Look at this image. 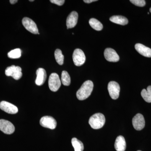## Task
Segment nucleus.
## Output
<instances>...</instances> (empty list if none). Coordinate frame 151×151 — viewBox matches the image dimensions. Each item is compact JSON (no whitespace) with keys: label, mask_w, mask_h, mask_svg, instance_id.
<instances>
[{"label":"nucleus","mask_w":151,"mask_h":151,"mask_svg":"<svg viewBox=\"0 0 151 151\" xmlns=\"http://www.w3.org/2000/svg\"><path fill=\"white\" fill-rule=\"evenodd\" d=\"M94 84L92 81L88 80L85 81L80 89L76 92V97L78 100H86L91 95L93 90Z\"/></svg>","instance_id":"obj_1"},{"label":"nucleus","mask_w":151,"mask_h":151,"mask_svg":"<svg viewBox=\"0 0 151 151\" xmlns=\"http://www.w3.org/2000/svg\"><path fill=\"white\" fill-rule=\"evenodd\" d=\"M132 124L135 129L140 131L145 127V119L142 114L138 113L132 119Z\"/></svg>","instance_id":"obj_10"},{"label":"nucleus","mask_w":151,"mask_h":151,"mask_svg":"<svg viewBox=\"0 0 151 151\" xmlns=\"http://www.w3.org/2000/svg\"><path fill=\"white\" fill-rule=\"evenodd\" d=\"M48 86L52 92H56L61 86V81L59 76L56 73H52L50 76L48 80Z\"/></svg>","instance_id":"obj_3"},{"label":"nucleus","mask_w":151,"mask_h":151,"mask_svg":"<svg viewBox=\"0 0 151 151\" xmlns=\"http://www.w3.org/2000/svg\"><path fill=\"white\" fill-rule=\"evenodd\" d=\"M71 144L73 146L75 151H83L84 149V145L81 141L77 138H73L71 139Z\"/></svg>","instance_id":"obj_18"},{"label":"nucleus","mask_w":151,"mask_h":151,"mask_svg":"<svg viewBox=\"0 0 151 151\" xmlns=\"http://www.w3.org/2000/svg\"><path fill=\"white\" fill-rule=\"evenodd\" d=\"M78 14L75 11L70 13L66 19V26L67 29L75 27L77 23Z\"/></svg>","instance_id":"obj_13"},{"label":"nucleus","mask_w":151,"mask_h":151,"mask_svg":"<svg viewBox=\"0 0 151 151\" xmlns=\"http://www.w3.org/2000/svg\"><path fill=\"white\" fill-rule=\"evenodd\" d=\"M0 130L6 134H11L14 132L15 127L11 122L4 119L0 120Z\"/></svg>","instance_id":"obj_9"},{"label":"nucleus","mask_w":151,"mask_h":151,"mask_svg":"<svg viewBox=\"0 0 151 151\" xmlns=\"http://www.w3.org/2000/svg\"><path fill=\"white\" fill-rule=\"evenodd\" d=\"M40 123L42 127L50 129H54L57 126L56 120L51 116H43L40 119Z\"/></svg>","instance_id":"obj_8"},{"label":"nucleus","mask_w":151,"mask_h":151,"mask_svg":"<svg viewBox=\"0 0 151 151\" xmlns=\"http://www.w3.org/2000/svg\"><path fill=\"white\" fill-rule=\"evenodd\" d=\"M150 12L151 13V7L150 8Z\"/></svg>","instance_id":"obj_29"},{"label":"nucleus","mask_w":151,"mask_h":151,"mask_svg":"<svg viewBox=\"0 0 151 151\" xmlns=\"http://www.w3.org/2000/svg\"><path fill=\"white\" fill-rule=\"evenodd\" d=\"M108 89L109 94L113 100L119 98L120 94V87L119 84L116 81H112L108 84Z\"/></svg>","instance_id":"obj_7"},{"label":"nucleus","mask_w":151,"mask_h":151,"mask_svg":"<svg viewBox=\"0 0 151 151\" xmlns=\"http://www.w3.org/2000/svg\"><path fill=\"white\" fill-rule=\"evenodd\" d=\"M21 50L19 48L15 49L8 53V56L9 58L12 59L19 58L21 56Z\"/></svg>","instance_id":"obj_23"},{"label":"nucleus","mask_w":151,"mask_h":151,"mask_svg":"<svg viewBox=\"0 0 151 151\" xmlns=\"http://www.w3.org/2000/svg\"><path fill=\"white\" fill-rule=\"evenodd\" d=\"M37 78L35 84L38 86H41L44 84L47 77L46 72L43 68H39L36 71Z\"/></svg>","instance_id":"obj_14"},{"label":"nucleus","mask_w":151,"mask_h":151,"mask_svg":"<svg viewBox=\"0 0 151 151\" xmlns=\"http://www.w3.org/2000/svg\"><path fill=\"white\" fill-rule=\"evenodd\" d=\"M29 1H34V0H29Z\"/></svg>","instance_id":"obj_28"},{"label":"nucleus","mask_w":151,"mask_h":151,"mask_svg":"<svg viewBox=\"0 0 151 151\" xmlns=\"http://www.w3.org/2000/svg\"><path fill=\"white\" fill-rule=\"evenodd\" d=\"M0 108L9 114H16L18 112V109L17 106L6 101H3L0 103Z\"/></svg>","instance_id":"obj_11"},{"label":"nucleus","mask_w":151,"mask_h":151,"mask_svg":"<svg viewBox=\"0 0 151 151\" xmlns=\"http://www.w3.org/2000/svg\"><path fill=\"white\" fill-rule=\"evenodd\" d=\"M130 1L135 5L139 7L144 6L146 4L145 1L144 0H131Z\"/></svg>","instance_id":"obj_24"},{"label":"nucleus","mask_w":151,"mask_h":151,"mask_svg":"<svg viewBox=\"0 0 151 151\" xmlns=\"http://www.w3.org/2000/svg\"><path fill=\"white\" fill-rule=\"evenodd\" d=\"M54 54L56 62L59 65H62L64 61V55L62 54L61 50L57 49L55 52Z\"/></svg>","instance_id":"obj_22"},{"label":"nucleus","mask_w":151,"mask_h":151,"mask_svg":"<svg viewBox=\"0 0 151 151\" xmlns=\"http://www.w3.org/2000/svg\"><path fill=\"white\" fill-rule=\"evenodd\" d=\"M5 74L7 76H12L15 80H19L22 76L21 68L14 65H12L7 68Z\"/></svg>","instance_id":"obj_4"},{"label":"nucleus","mask_w":151,"mask_h":151,"mask_svg":"<svg viewBox=\"0 0 151 151\" xmlns=\"http://www.w3.org/2000/svg\"><path fill=\"white\" fill-rule=\"evenodd\" d=\"M114 147L117 151H125L127 145L125 138L122 136H119L116 138Z\"/></svg>","instance_id":"obj_16"},{"label":"nucleus","mask_w":151,"mask_h":151,"mask_svg":"<svg viewBox=\"0 0 151 151\" xmlns=\"http://www.w3.org/2000/svg\"><path fill=\"white\" fill-rule=\"evenodd\" d=\"M97 0H84V2L87 4H89L93 2L97 1Z\"/></svg>","instance_id":"obj_26"},{"label":"nucleus","mask_w":151,"mask_h":151,"mask_svg":"<svg viewBox=\"0 0 151 151\" xmlns=\"http://www.w3.org/2000/svg\"><path fill=\"white\" fill-rule=\"evenodd\" d=\"M110 21L114 23L117 24L122 25H125L128 24V20L125 17L122 16H113L110 19Z\"/></svg>","instance_id":"obj_17"},{"label":"nucleus","mask_w":151,"mask_h":151,"mask_svg":"<svg viewBox=\"0 0 151 151\" xmlns=\"http://www.w3.org/2000/svg\"><path fill=\"white\" fill-rule=\"evenodd\" d=\"M73 63L76 66H81L85 63L86 57L81 50L76 49L73 52Z\"/></svg>","instance_id":"obj_6"},{"label":"nucleus","mask_w":151,"mask_h":151,"mask_svg":"<svg viewBox=\"0 0 151 151\" xmlns=\"http://www.w3.org/2000/svg\"><path fill=\"white\" fill-rule=\"evenodd\" d=\"M61 81L63 85L68 86L70 84V75L67 71L63 70L61 74Z\"/></svg>","instance_id":"obj_21"},{"label":"nucleus","mask_w":151,"mask_h":151,"mask_svg":"<svg viewBox=\"0 0 151 151\" xmlns=\"http://www.w3.org/2000/svg\"><path fill=\"white\" fill-rule=\"evenodd\" d=\"M64 0H50V2L58 6H62L65 3Z\"/></svg>","instance_id":"obj_25"},{"label":"nucleus","mask_w":151,"mask_h":151,"mask_svg":"<svg viewBox=\"0 0 151 151\" xmlns=\"http://www.w3.org/2000/svg\"><path fill=\"white\" fill-rule=\"evenodd\" d=\"M105 116L101 113L94 114L90 117L89 123L92 129H101L105 124Z\"/></svg>","instance_id":"obj_2"},{"label":"nucleus","mask_w":151,"mask_h":151,"mask_svg":"<svg viewBox=\"0 0 151 151\" xmlns=\"http://www.w3.org/2000/svg\"><path fill=\"white\" fill-rule=\"evenodd\" d=\"M89 24L90 26L96 30L100 31L103 29V24L96 19L94 18L90 19L89 21Z\"/></svg>","instance_id":"obj_20"},{"label":"nucleus","mask_w":151,"mask_h":151,"mask_svg":"<svg viewBox=\"0 0 151 151\" xmlns=\"http://www.w3.org/2000/svg\"><path fill=\"white\" fill-rule=\"evenodd\" d=\"M23 25L29 32L34 34H40L37 26L35 22L31 19L28 17H24L22 20Z\"/></svg>","instance_id":"obj_5"},{"label":"nucleus","mask_w":151,"mask_h":151,"mask_svg":"<svg viewBox=\"0 0 151 151\" xmlns=\"http://www.w3.org/2000/svg\"><path fill=\"white\" fill-rule=\"evenodd\" d=\"M141 95L146 102L151 103V86H148L147 89H143L141 92Z\"/></svg>","instance_id":"obj_19"},{"label":"nucleus","mask_w":151,"mask_h":151,"mask_svg":"<svg viewBox=\"0 0 151 151\" xmlns=\"http://www.w3.org/2000/svg\"><path fill=\"white\" fill-rule=\"evenodd\" d=\"M104 54L105 59L109 62H116L119 61V56L113 49L106 48Z\"/></svg>","instance_id":"obj_12"},{"label":"nucleus","mask_w":151,"mask_h":151,"mask_svg":"<svg viewBox=\"0 0 151 151\" xmlns=\"http://www.w3.org/2000/svg\"><path fill=\"white\" fill-rule=\"evenodd\" d=\"M137 151H140V150H138Z\"/></svg>","instance_id":"obj_30"},{"label":"nucleus","mask_w":151,"mask_h":151,"mask_svg":"<svg viewBox=\"0 0 151 151\" xmlns=\"http://www.w3.org/2000/svg\"><path fill=\"white\" fill-rule=\"evenodd\" d=\"M9 2L12 4H16V3L18 1L17 0H10Z\"/></svg>","instance_id":"obj_27"},{"label":"nucleus","mask_w":151,"mask_h":151,"mask_svg":"<svg viewBox=\"0 0 151 151\" xmlns=\"http://www.w3.org/2000/svg\"><path fill=\"white\" fill-rule=\"evenodd\" d=\"M135 48L137 51L143 56L151 57V49L140 43L136 44Z\"/></svg>","instance_id":"obj_15"}]
</instances>
